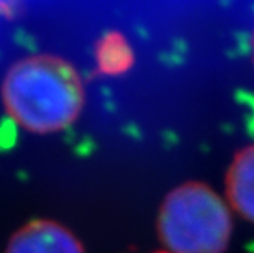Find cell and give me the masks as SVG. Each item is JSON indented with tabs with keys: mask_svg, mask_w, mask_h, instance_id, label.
Listing matches in <instances>:
<instances>
[{
	"mask_svg": "<svg viewBox=\"0 0 254 253\" xmlns=\"http://www.w3.org/2000/svg\"><path fill=\"white\" fill-rule=\"evenodd\" d=\"M8 115L31 133H53L77 120L84 107V85L66 59L36 55L15 63L3 81Z\"/></svg>",
	"mask_w": 254,
	"mask_h": 253,
	"instance_id": "cell-1",
	"label": "cell"
},
{
	"mask_svg": "<svg viewBox=\"0 0 254 253\" xmlns=\"http://www.w3.org/2000/svg\"><path fill=\"white\" fill-rule=\"evenodd\" d=\"M226 204L203 182H186L166 196L158 234L169 253H223L231 239Z\"/></svg>",
	"mask_w": 254,
	"mask_h": 253,
	"instance_id": "cell-2",
	"label": "cell"
},
{
	"mask_svg": "<svg viewBox=\"0 0 254 253\" xmlns=\"http://www.w3.org/2000/svg\"><path fill=\"white\" fill-rule=\"evenodd\" d=\"M7 253H84V247L64 225L33 220L10 239Z\"/></svg>",
	"mask_w": 254,
	"mask_h": 253,
	"instance_id": "cell-3",
	"label": "cell"
},
{
	"mask_svg": "<svg viewBox=\"0 0 254 253\" xmlns=\"http://www.w3.org/2000/svg\"><path fill=\"white\" fill-rule=\"evenodd\" d=\"M226 194L235 211L254 224V145L233 156L226 173Z\"/></svg>",
	"mask_w": 254,
	"mask_h": 253,
	"instance_id": "cell-4",
	"label": "cell"
},
{
	"mask_svg": "<svg viewBox=\"0 0 254 253\" xmlns=\"http://www.w3.org/2000/svg\"><path fill=\"white\" fill-rule=\"evenodd\" d=\"M95 63L100 74L118 76L134 64V51L120 31H109L95 46Z\"/></svg>",
	"mask_w": 254,
	"mask_h": 253,
	"instance_id": "cell-5",
	"label": "cell"
},
{
	"mask_svg": "<svg viewBox=\"0 0 254 253\" xmlns=\"http://www.w3.org/2000/svg\"><path fill=\"white\" fill-rule=\"evenodd\" d=\"M161 253H169V252H161Z\"/></svg>",
	"mask_w": 254,
	"mask_h": 253,
	"instance_id": "cell-6",
	"label": "cell"
}]
</instances>
